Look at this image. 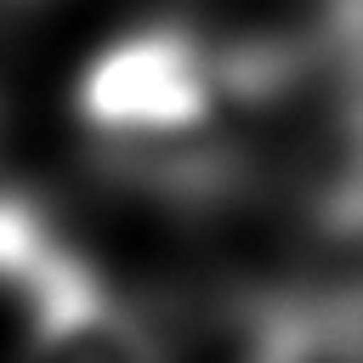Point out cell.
Returning <instances> with one entry per match:
<instances>
[{
	"instance_id": "obj_1",
	"label": "cell",
	"mask_w": 363,
	"mask_h": 363,
	"mask_svg": "<svg viewBox=\"0 0 363 363\" xmlns=\"http://www.w3.org/2000/svg\"><path fill=\"white\" fill-rule=\"evenodd\" d=\"M238 102L227 62L193 23H142L108 40L74 85L79 125L113 153H199Z\"/></svg>"
},
{
	"instance_id": "obj_2",
	"label": "cell",
	"mask_w": 363,
	"mask_h": 363,
	"mask_svg": "<svg viewBox=\"0 0 363 363\" xmlns=\"http://www.w3.org/2000/svg\"><path fill=\"white\" fill-rule=\"evenodd\" d=\"M11 221H17V199H11V187H6V176H0V244L11 238V233H6Z\"/></svg>"
}]
</instances>
